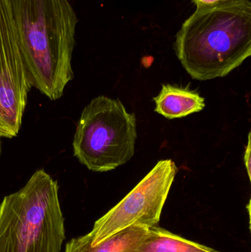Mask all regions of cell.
Masks as SVG:
<instances>
[{
	"label": "cell",
	"instance_id": "7c38bea8",
	"mask_svg": "<svg viewBox=\"0 0 251 252\" xmlns=\"http://www.w3.org/2000/svg\"><path fill=\"white\" fill-rule=\"evenodd\" d=\"M1 152H2V144H1V141L0 139V157H1Z\"/></svg>",
	"mask_w": 251,
	"mask_h": 252
},
{
	"label": "cell",
	"instance_id": "9c48e42d",
	"mask_svg": "<svg viewBox=\"0 0 251 252\" xmlns=\"http://www.w3.org/2000/svg\"><path fill=\"white\" fill-rule=\"evenodd\" d=\"M131 252H221L185 239L159 226L148 227L138 245Z\"/></svg>",
	"mask_w": 251,
	"mask_h": 252
},
{
	"label": "cell",
	"instance_id": "30bf717a",
	"mask_svg": "<svg viewBox=\"0 0 251 252\" xmlns=\"http://www.w3.org/2000/svg\"><path fill=\"white\" fill-rule=\"evenodd\" d=\"M251 132L249 133V139H248V145L246 148V151H245V155H244V163L245 166L246 167V170H247L248 176H249V179H251Z\"/></svg>",
	"mask_w": 251,
	"mask_h": 252
},
{
	"label": "cell",
	"instance_id": "ba28073f",
	"mask_svg": "<svg viewBox=\"0 0 251 252\" xmlns=\"http://www.w3.org/2000/svg\"><path fill=\"white\" fill-rule=\"evenodd\" d=\"M148 227L140 225L130 226L98 245H91L89 233L73 238L66 244L64 252H131L137 247Z\"/></svg>",
	"mask_w": 251,
	"mask_h": 252
},
{
	"label": "cell",
	"instance_id": "7a4b0ae2",
	"mask_svg": "<svg viewBox=\"0 0 251 252\" xmlns=\"http://www.w3.org/2000/svg\"><path fill=\"white\" fill-rule=\"evenodd\" d=\"M174 50L195 80L223 78L251 56V2L199 7L177 32Z\"/></svg>",
	"mask_w": 251,
	"mask_h": 252
},
{
	"label": "cell",
	"instance_id": "277c9868",
	"mask_svg": "<svg viewBox=\"0 0 251 252\" xmlns=\"http://www.w3.org/2000/svg\"><path fill=\"white\" fill-rule=\"evenodd\" d=\"M137 118L117 99L98 96L83 110L74 135V157L88 170L104 173L134 157Z\"/></svg>",
	"mask_w": 251,
	"mask_h": 252
},
{
	"label": "cell",
	"instance_id": "5b68a950",
	"mask_svg": "<svg viewBox=\"0 0 251 252\" xmlns=\"http://www.w3.org/2000/svg\"><path fill=\"white\" fill-rule=\"evenodd\" d=\"M178 167L172 159L160 160L139 183L112 210L94 223L92 247L130 226H158Z\"/></svg>",
	"mask_w": 251,
	"mask_h": 252
},
{
	"label": "cell",
	"instance_id": "6da1fadb",
	"mask_svg": "<svg viewBox=\"0 0 251 252\" xmlns=\"http://www.w3.org/2000/svg\"><path fill=\"white\" fill-rule=\"evenodd\" d=\"M31 87L50 100L73 79L78 18L69 0H10Z\"/></svg>",
	"mask_w": 251,
	"mask_h": 252
},
{
	"label": "cell",
	"instance_id": "3957f363",
	"mask_svg": "<svg viewBox=\"0 0 251 252\" xmlns=\"http://www.w3.org/2000/svg\"><path fill=\"white\" fill-rule=\"evenodd\" d=\"M57 181L38 169L0 203V252H60L66 229Z\"/></svg>",
	"mask_w": 251,
	"mask_h": 252
},
{
	"label": "cell",
	"instance_id": "52a82bcc",
	"mask_svg": "<svg viewBox=\"0 0 251 252\" xmlns=\"http://www.w3.org/2000/svg\"><path fill=\"white\" fill-rule=\"evenodd\" d=\"M153 100L155 112L169 120L184 118L206 107L204 97L196 90L171 84H163Z\"/></svg>",
	"mask_w": 251,
	"mask_h": 252
},
{
	"label": "cell",
	"instance_id": "8992f818",
	"mask_svg": "<svg viewBox=\"0 0 251 252\" xmlns=\"http://www.w3.org/2000/svg\"><path fill=\"white\" fill-rule=\"evenodd\" d=\"M31 88L10 0H0V138L19 134Z\"/></svg>",
	"mask_w": 251,
	"mask_h": 252
},
{
	"label": "cell",
	"instance_id": "8fae6325",
	"mask_svg": "<svg viewBox=\"0 0 251 252\" xmlns=\"http://www.w3.org/2000/svg\"><path fill=\"white\" fill-rule=\"evenodd\" d=\"M191 1L197 6V8H199V7H212V6L223 4L231 0H191Z\"/></svg>",
	"mask_w": 251,
	"mask_h": 252
}]
</instances>
